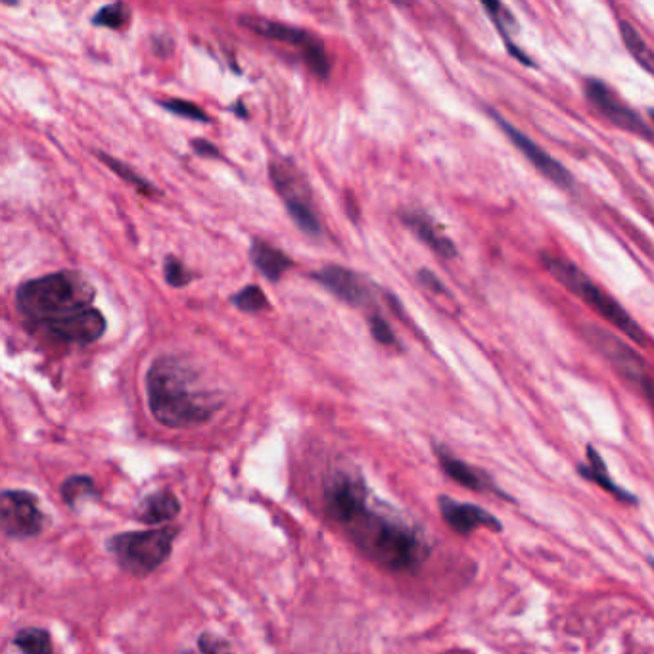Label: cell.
Wrapping results in <instances>:
<instances>
[{
  "label": "cell",
  "instance_id": "obj_13",
  "mask_svg": "<svg viewBox=\"0 0 654 654\" xmlns=\"http://www.w3.org/2000/svg\"><path fill=\"white\" fill-rule=\"evenodd\" d=\"M438 506L446 524L459 535H470L476 528H487L495 534L503 532L501 520L474 503H459L447 495H439Z\"/></svg>",
  "mask_w": 654,
  "mask_h": 654
},
{
  "label": "cell",
  "instance_id": "obj_9",
  "mask_svg": "<svg viewBox=\"0 0 654 654\" xmlns=\"http://www.w3.org/2000/svg\"><path fill=\"white\" fill-rule=\"evenodd\" d=\"M582 332L585 340L590 341L604 359H607L612 369L618 370V374L622 376V379H626L635 386H641L645 382L649 374L645 370L643 357L637 355V351L631 346H628L624 340H620L611 331L601 329L597 324H585Z\"/></svg>",
  "mask_w": 654,
  "mask_h": 654
},
{
  "label": "cell",
  "instance_id": "obj_8",
  "mask_svg": "<svg viewBox=\"0 0 654 654\" xmlns=\"http://www.w3.org/2000/svg\"><path fill=\"white\" fill-rule=\"evenodd\" d=\"M0 528L10 539L35 537L44 528L37 497L24 489H5L0 495Z\"/></svg>",
  "mask_w": 654,
  "mask_h": 654
},
{
  "label": "cell",
  "instance_id": "obj_34",
  "mask_svg": "<svg viewBox=\"0 0 654 654\" xmlns=\"http://www.w3.org/2000/svg\"><path fill=\"white\" fill-rule=\"evenodd\" d=\"M643 390L645 398L649 399V403L654 407V379H650V376H647L645 382L640 386Z\"/></svg>",
  "mask_w": 654,
  "mask_h": 654
},
{
  "label": "cell",
  "instance_id": "obj_16",
  "mask_svg": "<svg viewBox=\"0 0 654 654\" xmlns=\"http://www.w3.org/2000/svg\"><path fill=\"white\" fill-rule=\"evenodd\" d=\"M578 472H580L582 478L597 484L601 489H604V492H607V494L614 495L618 501H622V503H626V505H637V503H640V499H637L633 494L626 492L624 487H620V486L612 480L611 472H609V468H607V463L602 461L601 453H599L593 446H587V447H585V463L578 465Z\"/></svg>",
  "mask_w": 654,
  "mask_h": 654
},
{
  "label": "cell",
  "instance_id": "obj_25",
  "mask_svg": "<svg viewBox=\"0 0 654 654\" xmlns=\"http://www.w3.org/2000/svg\"><path fill=\"white\" fill-rule=\"evenodd\" d=\"M92 25L108 27V29H123L130 22V8L125 3L106 5L92 15Z\"/></svg>",
  "mask_w": 654,
  "mask_h": 654
},
{
  "label": "cell",
  "instance_id": "obj_20",
  "mask_svg": "<svg viewBox=\"0 0 654 654\" xmlns=\"http://www.w3.org/2000/svg\"><path fill=\"white\" fill-rule=\"evenodd\" d=\"M484 10L489 14V18H492L497 31L501 33V37H503L506 48H509V53L513 56H516L522 63L534 65L532 58L526 56L522 51H518L516 44H513V41H511V35H515L516 29H518V24L515 20V15L511 14V10L506 8L505 5H501V3H484Z\"/></svg>",
  "mask_w": 654,
  "mask_h": 654
},
{
  "label": "cell",
  "instance_id": "obj_32",
  "mask_svg": "<svg viewBox=\"0 0 654 654\" xmlns=\"http://www.w3.org/2000/svg\"><path fill=\"white\" fill-rule=\"evenodd\" d=\"M418 281H420V284H424L428 290H432L436 293H447V288L441 284L438 281V276L434 273H430L428 269H420L418 271Z\"/></svg>",
  "mask_w": 654,
  "mask_h": 654
},
{
  "label": "cell",
  "instance_id": "obj_35",
  "mask_svg": "<svg viewBox=\"0 0 654 654\" xmlns=\"http://www.w3.org/2000/svg\"><path fill=\"white\" fill-rule=\"evenodd\" d=\"M242 108H244V106H242V104H240V102H236V106H233V108H231V110H233V111H236V113H238V116H240V118H248V111H244V110H242Z\"/></svg>",
  "mask_w": 654,
  "mask_h": 654
},
{
  "label": "cell",
  "instance_id": "obj_26",
  "mask_svg": "<svg viewBox=\"0 0 654 654\" xmlns=\"http://www.w3.org/2000/svg\"><path fill=\"white\" fill-rule=\"evenodd\" d=\"M231 303L244 313H261L265 312V309H269V300L265 296V292L255 284L244 286L242 290H238L231 298Z\"/></svg>",
  "mask_w": 654,
  "mask_h": 654
},
{
  "label": "cell",
  "instance_id": "obj_11",
  "mask_svg": "<svg viewBox=\"0 0 654 654\" xmlns=\"http://www.w3.org/2000/svg\"><path fill=\"white\" fill-rule=\"evenodd\" d=\"M489 116H492L497 121V125L501 127L503 133L509 137V140L516 146V149L522 154H524V158L532 163V166L543 177H547L549 181H553L554 185H559L563 188H570L572 185H574V177H572V173L563 166L559 159H554L549 152H545L542 149V146L535 144L528 135H524L513 123H509L505 118H501L499 113L489 111Z\"/></svg>",
  "mask_w": 654,
  "mask_h": 654
},
{
  "label": "cell",
  "instance_id": "obj_27",
  "mask_svg": "<svg viewBox=\"0 0 654 654\" xmlns=\"http://www.w3.org/2000/svg\"><path fill=\"white\" fill-rule=\"evenodd\" d=\"M163 108H166L168 111L175 113V116L178 118H187V120H192V121H198V123H209V116L207 113L194 102H188V101H181V98H171V101H161L159 102Z\"/></svg>",
  "mask_w": 654,
  "mask_h": 654
},
{
  "label": "cell",
  "instance_id": "obj_10",
  "mask_svg": "<svg viewBox=\"0 0 654 654\" xmlns=\"http://www.w3.org/2000/svg\"><path fill=\"white\" fill-rule=\"evenodd\" d=\"M585 96L604 118L616 127H622L630 133L641 135L647 140H654V130L641 120L640 113H635L628 104H624L620 98L614 94V91L604 85L599 79H587L585 81Z\"/></svg>",
  "mask_w": 654,
  "mask_h": 654
},
{
  "label": "cell",
  "instance_id": "obj_18",
  "mask_svg": "<svg viewBox=\"0 0 654 654\" xmlns=\"http://www.w3.org/2000/svg\"><path fill=\"white\" fill-rule=\"evenodd\" d=\"M250 259L254 267L271 283L281 281V276L293 265V261L283 250L273 248L265 240L252 242Z\"/></svg>",
  "mask_w": 654,
  "mask_h": 654
},
{
  "label": "cell",
  "instance_id": "obj_33",
  "mask_svg": "<svg viewBox=\"0 0 654 654\" xmlns=\"http://www.w3.org/2000/svg\"><path fill=\"white\" fill-rule=\"evenodd\" d=\"M152 43H154V51H156L159 56L166 58V56L171 53L173 41H171L168 35H156V37L152 39Z\"/></svg>",
  "mask_w": 654,
  "mask_h": 654
},
{
  "label": "cell",
  "instance_id": "obj_28",
  "mask_svg": "<svg viewBox=\"0 0 654 654\" xmlns=\"http://www.w3.org/2000/svg\"><path fill=\"white\" fill-rule=\"evenodd\" d=\"M163 274H166L168 284L173 288H183V286L190 284V281H192V273L173 255L166 257V264H163Z\"/></svg>",
  "mask_w": 654,
  "mask_h": 654
},
{
  "label": "cell",
  "instance_id": "obj_36",
  "mask_svg": "<svg viewBox=\"0 0 654 654\" xmlns=\"http://www.w3.org/2000/svg\"><path fill=\"white\" fill-rule=\"evenodd\" d=\"M650 118H652V123H654V110H650Z\"/></svg>",
  "mask_w": 654,
  "mask_h": 654
},
{
  "label": "cell",
  "instance_id": "obj_21",
  "mask_svg": "<svg viewBox=\"0 0 654 654\" xmlns=\"http://www.w3.org/2000/svg\"><path fill=\"white\" fill-rule=\"evenodd\" d=\"M620 35L628 48V53L637 60L643 70H647L654 77V53L630 22H620Z\"/></svg>",
  "mask_w": 654,
  "mask_h": 654
},
{
  "label": "cell",
  "instance_id": "obj_29",
  "mask_svg": "<svg viewBox=\"0 0 654 654\" xmlns=\"http://www.w3.org/2000/svg\"><path fill=\"white\" fill-rule=\"evenodd\" d=\"M369 326H370L372 338L379 343H382V346H398V338H396L394 331H391L390 322L382 315L372 313L369 319Z\"/></svg>",
  "mask_w": 654,
  "mask_h": 654
},
{
  "label": "cell",
  "instance_id": "obj_22",
  "mask_svg": "<svg viewBox=\"0 0 654 654\" xmlns=\"http://www.w3.org/2000/svg\"><path fill=\"white\" fill-rule=\"evenodd\" d=\"M12 643L22 654H54L53 637L43 628H24L14 635Z\"/></svg>",
  "mask_w": 654,
  "mask_h": 654
},
{
  "label": "cell",
  "instance_id": "obj_37",
  "mask_svg": "<svg viewBox=\"0 0 654 654\" xmlns=\"http://www.w3.org/2000/svg\"><path fill=\"white\" fill-rule=\"evenodd\" d=\"M649 564L654 568V559H649Z\"/></svg>",
  "mask_w": 654,
  "mask_h": 654
},
{
  "label": "cell",
  "instance_id": "obj_7",
  "mask_svg": "<svg viewBox=\"0 0 654 654\" xmlns=\"http://www.w3.org/2000/svg\"><path fill=\"white\" fill-rule=\"evenodd\" d=\"M271 181L274 190L281 194L290 217L293 219L302 231L309 236L321 235V221L315 214L312 198H309V188L303 183L300 173L286 159L271 161Z\"/></svg>",
  "mask_w": 654,
  "mask_h": 654
},
{
  "label": "cell",
  "instance_id": "obj_19",
  "mask_svg": "<svg viewBox=\"0 0 654 654\" xmlns=\"http://www.w3.org/2000/svg\"><path fill=\"white\" fill-rule=\"evenodd\" d=\"M178 513H181V501L169 489H159L144 499L137 516L142 524L159 526L173 520Z\"/></svg>",
  "mask_w": 654,
  "mask_h": 654
},
{
  "label": "cell",
  "instance_id": "obj_12",
  "mask_svg": "<svg viewBox=\"0 0 654 654\" xmlns=\"http://www.w3.org/2000/svg\"><path fill=\"white\" fill-rule=\"evenodd\" d=\"M41 331L58 341L87 346V343H92L98 338H102V334L106 332V319L96 307H91L72 317L48 322L41 326Z\"/></svg>",
  "mask_w": 654,
  "mask_h": 654
},
{
  "label": "cell",
  "instance_id": "obj_15",
  "mask_svg": "<svg viewBox=\"0 0 654 654\" xmlns=\"http://www.w3.org/2000/svg\"><path fill=\"white\" fill-rule=\"evenodd\" d=\"M436 457H438L441 470H444L447 476L459 486L470 489V492L494 494V495L503 497L505 501H513L509 495L503 494V489L494 482V478L489 476L486 470H480L461 459H457V457H453L449 451L441 449V447H436Z\"/></svg>",
  "mask_w": 654,
  "mask_h": 654
},
{
  "label": "cell",
  "instance_id": "obj_2",
  "mask_svg": "<svg viewBox=\"0 0 654 654\" xmlns=\"http://www.w3.org/2000/svg\"><path fill=\"white\" fill-rule=\"evenodd\" d=\"M146 396L154 418L173 430L200 427L223 407V398L204 386L202 372L183 355L156 359L146 372Z\"/></svg>",
  "mask_w": 654,
  "mask_h": 654
},
{
  "label": "cell",
  "instance_id": "obj_1",
  "mask_svg": "<svg viewBox=\"0 0 654 654\" xmlns=\"http://www.w3.org/2000/svg\"><path fill=\"white\" fill-rule=\"evenodd\" d=\"M322 497L329 518L374 564L388 572H415L428 559L430 545L420 530L374 505L357 472H336L326 482Z\"/></svg>",
  "mask_w": 654,
  "mask_h": 654
},
{
  "label": "cell",
  "instance_id": "obj_14",
  "mask_svg": "<svg viewBox=\"0 0 654 654\" xmlns=\"http://www.w3.org/2000/svg\"><path fill=\"white\" fill-rule=\"evenodd\" d=\"M313 279L319 281L324 288H329L338 300L346 302L351 307H365L372 302L370 284L351 269L326 265L313 274Z\"/></svg>",
  "mask_w": 654,
  "mask_h": 654
},
{
  "label": "cell",
  "instance_id": "obj_3",
  "mask_svg": "<svg viewBox=\"0 0 654 654\" xmlns=\"http://www.w3.org/2000/svg\"><path fill=\"white\" fill-rule=\"evenodd\" d=\"M94 286L77 271H56L24 283L15 292L20 313L35 326H44L92 307Z\"/></svg>",
  "mask_w": 654,
  "mask_h": 654
},
{
  "label": "cell",
  "instance_id": "obj_23",
  "mask_svg": "<svg viewBox=\"0 0 654 654\" xmlns=\"http://www.w3.org/2000/svg\"><path fill=\"white\" fill-rule=\"evenodd\" d=\"M96 158L101 159V161L104 163V166H108V169H111L118 177H121L125 183H129L130 187H135L142 196H149V198H154V196L158 194V188H156L152 183H149L144 177H140L139 173H135V169L130 168V166H127V163H123L121 159L113 158V156H110V154H106V152H96Z\"/></svg>",
  "mask_w": 654,
  "mask_h": 654
},
{
  "label": "cell",
  "instance_id": "obj_5",
  "mask_svg": "<svg viewBox=\"0 0 654 654\" xmlns=\"http://www.w3.org/2000/svg\"><path fill=\"white\" fill-rule=\"evenodd\" d=\"M177 535V526H161L146 532H125L113 535L108 542V549L118 566L125 570L127 574L144 578L156 572L171 557Z\"/></svg>",
  "mask_w": 654,
  "mask_h": 654
},
{
  "label": "cell",
  "instance_id": "obj_17",
  "mask_svg": "<svg viewBox=\"0 0 654 654\" xmlns=\"http://www.w3.org/2000/svg\"><path fill=\"white\" fill-rule=\"evenodd\" d=\"M401 221L439 257L451 259L457 255L453 240L441 233L439 226L427 214H422V211H405V214H401Z\"/></svg>",
  "mask_w": 654,
  "mask_h": 654
},
{
  "label": "cell",
  "instance_id": "obj_24",
  "mask_svg": "<svg viewBox=\"0 0 654 654\" xmlns=\"http://www.w3.org/2000/svg\"><path fill=\"white\" fill-rule=\"evenodd\" d=\"M60 494H62V499L68 503L72 509H75L77 503L81 499L98 495L96 484H94V480L91 476H72V478H68L62 484Z\"/></svg>",
  "mask_w": 654,
  "mask_h": 654
},
{
  "label": "cell",
  "instance_id": "obj_6",
  "mask_svg": "<svg viewBox=\"0 0 654 654\" xmlns=\"http://www.w3.org/2000/svg\"><path fill=\"white\" fill-rule=\"evenodd\" d=\"M240 24L244 27H248L250 31L257 33V35H261V37L296 46L302 53L305 63L309 65V70H312L321 79L329 77L331 60H329V56H326L324 44L319 41V37L313 35L312 31L286 25V24L267 20V18H259V15H244V18H240Z\"/></svg>",
  "mask_w": 654,
  "mask_h": 654
},
{
  "label": "cell",
  "instance_id": "obj_31",
  "mask_svg": "<svg viewBox=\"0 0 654 654\" xmlns=\"http://www.w3.org/2000/svg\"><path fill=\"white\" fill-rule=\"evenodd\" d=\"M190 146H192V150L198 156H202V158H221V152H219L217 146L214 142L206 140V139H194L190 142Z\"/></svg>",
  "mask_w": 654,
  "mask_h": 654
},
{
  "label": "cell",
  "instance_id": "obj_30",
  "mask_svg": "<svg viewBox=\"0 0 654 654\" xmlns=\"http://www.w3.org/2000/svg\"><path fill=\"white\" fill-rule=\"evenodd\" d=\"M198 649L202 654H231V645L217 635L202 633L198 640Z\"/></svg>",
  "mask_w": 654,
  "mask_h": 654
},
{
  "label": "cell",
  "instance_id": "obj_4",
  "mask_svg": "<svg viewBox=\"0 0 654 654\" xmlns=\"http://www.w3.org/2000/svg\"><path fill=\"white\" fill-rule=\"evenodd\" d=\"M539 259H542L543 269H547L554 281L561 283L564 288L574 293L576 298L590 305L599 317L611 322L616 331L637 341L640 346H649L647 334L641 326L633 321V317L612 296L601 290L580 267L570 264L568 259L553 254H542Z\"/></svg>",
  "mask_w": 654,
  "mask_h": 654
}]
</instances>
